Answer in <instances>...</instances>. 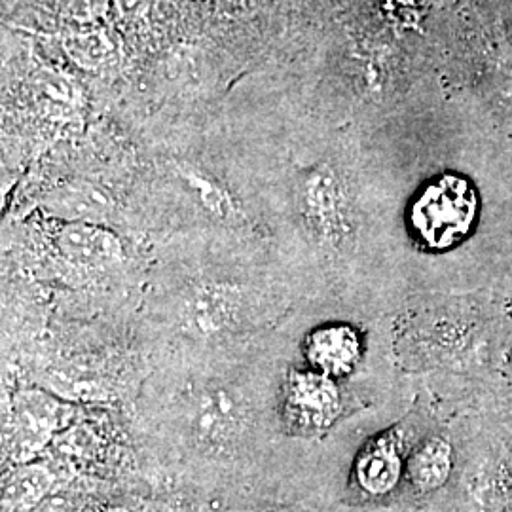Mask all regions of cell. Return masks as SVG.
<instances>
[{
    "mask_svg": "<svg viewBox=\"0 0 512 512\" xmlns=\"http://www.w3.org/2000/svg\"><path fill=\"white\" fill-rule=\"evenodd\" d=\"M458 473L448 490L450 512H512V423L494 414H463Z\"/></svg>",
    "mask_w": 512,
    "mask_h": 512,
    "instance_id": "6da1fadb",
    "label": "cell"
},
{
    "mask_svg": "<svg viewBox=\"0 0 512 512\" xmlns=\"http://www.w3.org/2000/svg\"><path fill=\"white\" fill-rule=\"evenodd\" d=\"M476 209L475 188L461 177L446 175L421 192L410 219L427 249L448 251L471 234Z\"/></svg>",
    "mask_w": 512,
    "mask_h": 512,
    "instance_id": "7a4b0ae2",
    "label": "cell"
},
{
    "mask_svg": "<svg viewBox=\"0 0 512 512\" xmlns=\"http://www.w3.org/2000/svg\"><path fill=\"white\" fill-rule=\"evenodd\" d=\"M73 408L42 391H21L10 416V454L27 461L40 452L59 429L69 425Z\"/></svg>",
    "mask_w": 512,
    "mask_h": 512,
    "instance_id": "3957f363",
    "label": "cell"
},
{
    "mask_svg": "<svg viewBox=\"0 0 512 512\" xmlns=\"http://www.w3.org/2000/svg\"><path fill=\"white\" fill-rule=\"evenodd\" d=\"M458 463L456 429L431 431L408 452L404 482L418 499L448 494L458 473Z\"/></svg>",
    "mask_w": 512,
    "mask_h": 512,
    "instance_id": "277c9868",
    "label": "cell"
},
{
    "mask_svg": "<svg viewBox=\"0 0 512 512\" xmlns=\"http://www.w3.org/2000/svg\"><path fill=\"white\" fill-rule=\"evenodd\" d=\"M285 418L300 433L327 431L342 414V391L315 370L293 372L285 387Z\"/></svg>",
    "mask_w": 512,
    "mask_h": 512,
    "instance_id": "5b68a950",
    "label": "cell"
},
{
    "mask_svg": "<svg viewBox=\"0 0 512 512\" xmlns=\"http://www.w3.org/2000/svg\"><path fill=\"white\" fill-rule=\"evenodd\" d=\"M403 437L385 431L368 440L353 465V482L370 499H385L399 490L406 475Z\"/></svg>",
    "mask_w": 512,
    "mask_h": 512,
    "instance_id": "8992f818",
    "label": "cell"
},
{
    "mask_svg": "<svg viewBox=\"0 0 512 512\" xmlns=\"http://www.w3.org/2000/svg\"><path fill=\"white\" fill-rule=\"evenodd\" d=\"M365 355L361 332L348 323H332L313 330L306 340L311 368L332 380H342L357 370Z\"/></svg>",
    "mask_w": 512,
    "mask_h": 512,
    "instance_id": "52a82bcc",
    "label": "cell"
},
{
    "mask_svg": "<svg viewBox=\"0 0 512 512\" xmlns=\"http://www.w3.org/2000/svg\"><path fill=\"white\" fill-rule=\"evenodd\" d=\"M59 253L78 266L103 268L122 258V243L107 228L71 222L57 234Z\"/></svg>",
    "mask_w": 512,
    "mask_h": 512,
    "instance_id": "ba28073f",
    "label": "cell"
},
{
    "mask_svg": "<svg viewBox=\"0 0 512 512\" xmlns=\"http://www.w3.org/2000/svg\"><path fill=\"white\" fill-rule=\"evenodd\" d=\"M302 198L308 219L323 238L334 241L346 232L342 190L330 169L311 173L304 183Z\"/></svg>",
    "mask_w": 512,
    "mask_h": 512,
    "instance_id": "9c48e42d",
    "label": "cell"
},
{
    "mask_svg": "<svg viewBox=\"0 0 512 512\" xmlns=\"http://www.w3.org/2000/svg\"><path fill=\"white\" fill-rule=\"evenodd\" d=\"M239 421L238 401L224 389L203 393L196 404L194 429L203 439H222L236 429Z\"/></svg>",
    "mask_w": 512,
    "mask_h": 512,
    "instance_id": "30bf717a",
    "label": "cell"
},
{
    "mask_svg": "<svg viewBox=\"0 0 512 512\" xmlns=\"http://www.w3.org/2000/svg\"><path fill=\"white\" fill-rule=\"evenodd\" d=\"M54 484L52 473L42 465H21L6 482L4 497L16 507H33Z\"/></svg>",
    "mask_w": 512,
    "mask_h": 512,
    "instance_id": "8fae6325",
    "label": "cell"
},
{
    "mask_svg": "<svg viewBox=\"0 0 512 512\" xmlns=\"http://www.w3.org/2000/svg\"><path fill=\"white\" fill-rule=\"evenodd\" d=\"M188 317L203 332L219 330L228 319V300L215 291H203L192 300Z\"/></svg>",
    "mask_w": 512,
    "mask_h": 512,
    "instance_id": "7c38bea8",
    "label": "cell"
},
{
    "mask_svg": "<svg viewBox=\"0 0 512 512\" xmlns=\"http://www.w3.org/2000/svg\"><path fill=\"white\" fill-rule=\"evenodd\" d=\"M184 179H186V183L190 184V188L198 194L200 202H202L211 213H215V215H219V217H226V213H230L232 205H230V200H228L226 192H224L220 186L213 183L211 179H207V177H203V175H198V173H194V171H188V173L184 175Z\"/></svg>",
    "mask_w": 512,
    "mask_h": 512,
    "instance_id": "4fadbf2b",
    "label": "cell"
},
{
    "mask_svg": "<svg viewBox=\"0 0 512 512\" xmlns=\"http://www.w3.org/2000/svg\"><path fill=\"white\" fill-rule=\"evenodd\" d=\"M103 512H128L126 509H120V507H114V509H107V511Z\"/></svg>",
    "mask_w": 512,
    "mask_h": 512,
    "instance_id": "5bb4252c",
    "label": "cell"
}]
</instances>
